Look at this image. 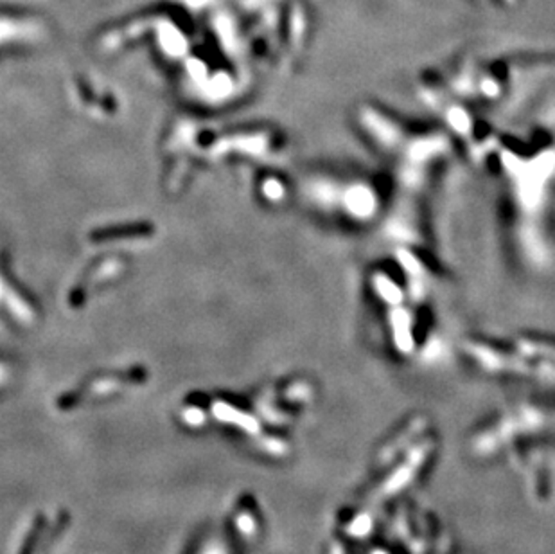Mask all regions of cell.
<instances>
[{
    "label": "cell",
    "mask_w": 555,
    "mask_h": 554,
    "mask_svg": "<svg viewBox=\"0 0 555 554\" xmlns=\"http://www.w3.org/2000/svg\"><path fill=\"white\" fill-rule=\"evenodd\" d=\"M363 126L376 148L393 164L401 186L416 191L446 162L451 142L442 130H419L378 108L363 110Z\"/></svg>",
    "instance_id": "obj_1"
}]
</instances>
